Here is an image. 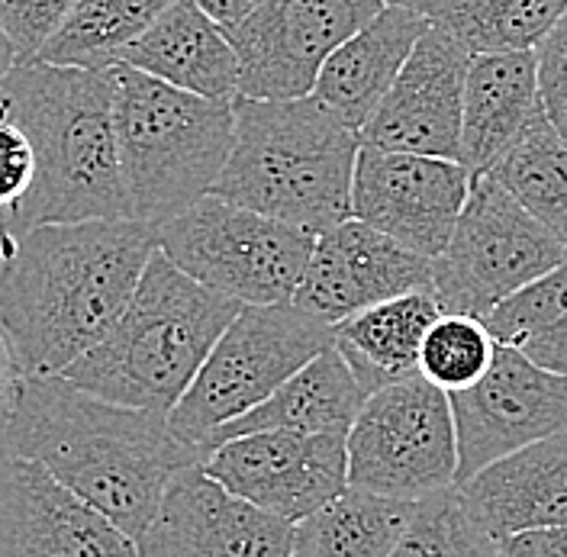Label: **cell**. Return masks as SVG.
Returning a JSON list of instances; mask_svg holds the SVG:
<instances>
[{"instance_id":"cell-1","label":"cell","mask_w":567,"mask_h":557,"mask_svg":"<svg viewBox=\"0 0 567 557\" xmlns=\"http://www.w3.org/2000/svg\"><path fill=\"white\" fill-rule=\"evenodd\" d=\"M155 251V229L136 219H0V329L23 374H62L104 342Z\"/></svg>"},{"instance_id":"cell-2","label":"cell","mask_w":567,"mask_h":557,"mask_svg":"<svg viewBox=\"0 0 567 557\" xmlns=\"http://www.w3.org/2000/svg\"><path fill=\"white\" fill-rule=\"evenodd\" d=\"M0 454L39 461L133 541L177 474L207 457L175 435L165 413L106 403L62 374L23 378L0 416Z\"/></svg>"},{"instance_id":"cell-3","label":"cell","mask_w":567,"mask_h":557,"mask_svg":"<svg viewBox=\"0 0 567 557\" xmlns=\"http://www.w3.org/2000/svg\"><path fill=\"white\" fill-rule=\"evenodd\" d=\"M0 106L35 155L33 187L7 226L130 219L106 71L27 62L10 74Z\"/></svg>"},{"instance_id":"cell-4","label":"cell","mask_w":567,"mask_h":557,"mask_svg":"<svg viewBox=\"0 0 567 557\" xmlns=\"http://www.w3.org/2000/svg\"><path fill=\"white\" fill-rule=\"evenodd\" d=\"M236 140L213 194L322 236L352 219L361 136L317 97H236Z\"/></svg>"},{"instance_id":"cell-5","label":"cell","mask_w":567,"mask_h":557,"mask_svg":"<svg viewBox=\"0 0 567 557\" xmlns=\"http://www.w3.org/2000/svg\"><path fill=\"white\" fill-rule=\"evenodd\" d=\"M239 310L158 248L120 322L62 378L106 403L168 416Z\"/></svg>"},{"instance_id":"cell-6","label":"cell","mask_w":567,"mask_h":557,"mask_svg":"<svg viewBox=\"0 0 567 557\" xmlns=\"http://www.w3.org/2000/svg\"><path fill=\"white\" fill-rule=\"evenodd\" d=\"M106 81L130 219L158 229L213 194L233 152L236 110L120 62Z\"/></svg>"},{"instance_id":"cell-7","label":"cell","mask_w":567,"mask_h":557,"mask_svg":"<svg viewBox=\"0 0 567 557\" xmlns=\"http://www.w3.org/2000/svg\"><path fill=\"white\" fill-rule=\"evenodd\" d=\"M329 345H336V326L293 303L243 307L168 413L175 435L204 452L216 429L261 406Z\"/></svg>"},{"instance_id":"cell-8","label":"cell","mask_w":567,"mask_h":557,"mask_svg":"<svg viewBox=\"0 0 567 557\" xmlns=\"http://www.w3.org/2000/svg\"><path fill=\"white\" fill-rule=\"evenodd\" d=\"M162 255L184 275L243 307L290 303L317 236L207 194L155 229Z\"/></svg>"},{"instance_id":"cell-9","label":"cell","mask_w":567,"mask_h":557,"mask_svg":"<svg viewBox=\"0 0 567 557\" xmlns=\"http://www.w3.org/2000/svg\"><path fill=\"white\" fill-rule=\"evenodd\" d=\"M565 261V245L529 209L494 177H477L452 239L432 261V290L445 313L487 319Z\"/></svg>"},{"instance_id":"cell-10","label":"cell","mask_w":567,"mask_h":557,"mask_svg":"<svg viewBox=\"0 0 567 557\" xmlns=\"http://www.w3.org/2000/svg\"><path fill=\"white\" fill-rule=\"evenodd\" d=\"M349 487L403 503L458 487L452 396L423 374L371 393L349 429Z\"/></svg>"},{"instance_id":"cell-11","label":"cell","mask_w":567,"mask_h":557,"mask_svg":"<svg viewBox=\"0 0 567 557\" xmlns=\"http://www.w3.org/2000/svg\"><path fill=\"white\" fill-rule=\"evenodd\" d=\"M384 10V0H268L226 35L239 59V97H310L329 55Z\"/></svg>"},{"instance_id":"cell-12","label":"cell","mask_w":567,"mask_h":557,"mask_svg":"<svg viewBox=\"0 0 567 557\" xmlns=\"http://www.w3.org/2000/svg\"><path fill=\"white\" fill-rule=\"evenodd\" d=\"M200 467L251 506L297 525L349 489V432H251L216 445Z\"/></svg>"},{"instance_id":"cell-13","label":"cell","mask_w":567,"mask_h":557,"mask_svg":"<svg viewBox=\"0 0 567 557\" xmlns=\"http://www.w3.org/2000/svg\"><path fill=\"white\" fill-rule=\"evenodd\" d=\"M467 194L471 175L452 158L361 145L354 162L352 219L435 261L455 233Z\"/></svg>"},{"instance_id":"cell-14","label":"cell","mask_w":567,"mask_h":557,"mask_svg":"<svg viewBox=\"0 0 567 557\" xmlns=\"http://www.w3.org/2000/svg\"><path fill=\"white\" fill-rule=\"evenodd\" d=\"M458 484L513 452L567 432V378L499 345L487 378L452 393Z\"/></svg>"},{"instance_id":"cell-15","label":"cell","mask_w":567,"mask_h":557,"mask_svg":"<svg viewBox=\"0 0 567 557\" xmlns=\"http://www.w3.org/2000/svg\"><path fill=\"white\" fill-rule=\"evenodd\" d=\"M136 557H293V525L251 506L194 464L181 471Z\"/></svg>"},{"instance_id":"cell-16","label":"cell","mask_w":567,"mask_h":557,"mask_svg":"<svg viewBox=\"0 0 567 557\" xmlns=\"http://www.w3.org/2000/svg\"><path fill=\"white\" fill-rule=\"evenodd\" d=\"M471 59L474 55L445 30L429 27L388 97L358 133L361 145L458 162Z\"/></svg>"},{"instance_id":"cell-17","label":"cell","mask_w":567,"mask_h":557,"mask_svg":"<svg viewBox=\"0 0 567 557\" xmlns=\"http://www.w3.org/2000/svg\"><path fill=\"white\" fill-rule=\"evenodd\" d=\"M413 290H432V261L361 219H346L317 236L290 303L339 326L349 316Z\"/></svg>"},{"instance_id":"cell-18","label":"cell","mask_w":567,"mask_h":557,"mask_svg":"<svg viewBox=\"0 0 567 557\" xmlns=\"http://www.w3.org/2000/svg\"><path fill=\"white\" fill-rule=\"evenodd\" d=\"M0 557H136V541L39 461L0 454Z\"/></svg>"},{"instance_id":"cell-19","label":"cell","mask_w":567,"mask_h":557,"mask_svg":"<svg viewBox=\"0 0 567 557\" xmlns=\"http://www.w3.org/2000/svg\"><path fill=\"white\" fill-rule=\"evenodd\" d=\"M545 116L535 52L474 55L464 81L458 165L471 180L487 177Z\"/></svg>"},{"instance_id":"cell-20","label":"cell","mask_w":567,"mask_h":557,"mask_svg":"<svg viewBox=\"0 0 567 557\" xmlns=\"http://www.w3.org/2000/svg\"><path fill=\"white\" fill-rule=\"evenodd\" d=\"M458 496L496 541L538 528H567V432L499 457L458 484Z\"/></svg>"},{"instance_id":"cell-21","label":"cell","mask_w":567,"mask_h":557,"mask_svg":"<svg viewBox=\"0 0 567 557\" xmlns=\"http://www.w3.org/2000/svg\"><path fill=\"white\" fill-rule=\"evenodd\" d=\"M116 62L207 101L233 104L239 97L236 49L197 0H175L133 45L120 52Z\"/></svg>"},{"instance_id":"cell-22","label":"cell","mask_w":567,"mask_h":557,"mask_svg":"<svg viewBox=\"0 0 567 557\" xmlns=\"http://www.w3.org/2000/svg\"><path fill=\"white\" fill-rule=\"evenodd\" d=\"M429 27V17L403 7H384L329 55L319 71L313 97L349 130L361 133Z\"/></svg>"},{"instance_id":"cell-23","label":"cell","mask_w":567,"mask_h":557,"mask_svg":"<svg viewBox=\"0 0 567 557\" xmlns=\"http://www.w3.org/2000/svg\"><path fill=\"white\" fill-rule=\"evenodd\" d=\"M364 400L368 393L354 381L342 351L329 345L326 351H319L310 364H303L284 386H278L261 406L216 429L207 439L204 452L210 454L216 445L239 439V435H251V432H300V435L349 432Z\"/></svg>"},{"instance_id":"cell-24","label":"cell","mask_w":567,"mask_h":557,"mask_svg":"<svg viewBox=\"0 0 567 557\" xmlns=\"http://www.w3.org/2000/svg\"><path fill=\"white\" fill-rule=\"evenodd\" d=\"M442 313L435 290H413L342 319L336 326V349L371 396L381 386L420 374L425 336Z\"/></svg>"},{"instance_id":"cell-25","label":"cell","mask_w":567,"mask_h":557,"mask_svg":"<svg viewBox=\"0 0 567 557\" xmlns=\"http://www.w3.org/2000/svg\"><path fill=\"white\" fill-rule=\"evenodd\" d=\"M416 503L349 487L293 525V557H390Z\"/></svg>"},{"instance_id":"cell-26","label":"cell","mask_w":567,"mask_h":557,"mask_svg":"<svg viewBox=\"0 0 567 557\" xmlns=\"http://www.w3.org/2000/svg\"><path fill=\"white\" fill-rule=\"evenodd\" d=\"M175 0H78L62 30L33 62L59 69L106 71Z\"/></svg>"},{"instance_id":"cell-27","label":"cell","mask_w":567,"mask_h":557,"mask_svg":"<svg viewBox=\"0 0 567 557\" xmlns=\"http://www.w3.org/2000/svg\"><path fill=\"white\" fill-rule=\"evenodd\" d=\"M567 17V0H449L432 27L445 30L471 55L535 52Z\"/></svg>"},{"instance_id":"cell-28","label":"cell","mask_w":567,"mask_h":557,"mask_svg":"<svg viewBox=\"0 0 567 557\" xmlns=\"http://www.w3.org/2000/svg\"><path fill=\"white\" fill-rule=\"evenodd\" d=\"M484 322L496 345L567 378V261L503 300Z\"/></svg>"},{"instance_id":"cell-29","label":"cell","mask_w":567,"mask_h":557,"mask_svg":"<svg viewBox=\"0 0 567 557\" xmlns=\"http://www.w3.org/2000/svg\"><path fill=\"white\" fill-rule=\"evenodd\" d=\"M487 177L503 184L567 251V142L548 116Z\"/></svg>"},{"instance_id":"cell-30","label":"cell","mask_w":567,"mask_h":557,"mask_svg":"<svg viewBox=\"0 0 567 557\" xmlns=\"http://www.w3.org/2000/svg\"><path fill=\"white\" fill-rule=\"evenodd\" d=\"M390 557H499V541L467 513L458 487H452L413 506Z\"/></svg>"},{"instance_id":"cell-31","label":"cell","mask_w":567,"mask_h":557,"mask_svg":"<svg viewBox=\"0 0 567 557\" xmlns=\"http://www.w3.org/2000/svg\"><path fill=\"white\" fill-rule=\"evenodd\" d=\"M496 349L499 345L484 319L442 313V319L425 336L420 351V374L452 396L487 378Z\"/></svg>"},{"instance_id":"cell-32","label":"cell","mask_w":567,"mask_h":557,"mask_svg":"<svg viewBox=\"0 0 567 557\" xmlns=\"http://www.w3.org/2000/svg\"><path fill=\"white\" fill-rule=\"evenodd\" d=\"M78 0H0L3 30L13 39L20 65L33 62L42 45L62 30Z\"/></svg>"},{"instance_id":"cell-33","label":"cell","mask_w":567,"mask_h":557,"mask_svg":"<svg viewBox=\"0 0 567 557\" xmlns=\"http://www.w3.org/2000/svg\"><path fill=\"white\" fill-rule=\"evenodd\" d=\"M33 177V142L0 106V216L3 219L27 200Z\"/></svg>"},{"instance_id":"cell-34","label":"cell","mask_w":567,"mask_h":557,"mask_svg":"<svg viewBox=\"0 0 567 557\" xmlns=\"http://www.w3.org/2000/svg\"><path fill=\"white\" fill-rule=\"evenodd\" d=\"M538 59V84L548 123L567 142V17L551 30V35L535 49Z\"/></svg>"},{"instance_id":"cell-35","label":"cell","mask_w":567,"mask_h":557,"mask_svg":"<svg viewBox=\"0 0 567 557\" xmlns=\"http://www.w3.org/2000/svg\"><path fill=\"white\" fill-rule=\"evenodd\" d=\"M499 557H567V528H538L499 541Z\"/></svg>"},{"instance_id":"cell-36","label":"cell","mask_w":567,"mask_h":557,"mask_svg":"<svg viewBox=\"0 0 567 557\" xmlns=\"http://www.w3.org/2000/svg\"><path fill=\"white\" fill-rule=\"evenodd\" d=\"M23 378H27V374H23L17 354H13L7 336H3V329H0V416H3V413L10 410V403L17 400V390H20Z\"/></svg>"},{"instance_id":"cell-37","label":"cell","mask_w":567,"mask_h":557,"mask_svg":"<svg viewBox=\"0 0 567 557\" xmlns=\"http://www.w3.org/2000/svg\"><path fill=\"white\" fill-rule=\"evenodd\" d=\"M197 3H200V10H207L213 20L226 30V27L243 23L246 17H251L268 0H197Z\"/></svg>"},{"instance_id":"cell-38","label":"cell","mask_w":567,"mask_h":557,"mask_svg":"<svg viewBox=\"0 0 567 557\" xmlns=\"http://www.w3.org/2000/svg\"><path fill=\"white\" fill-rule=\"evenodd\" d=\"M17 65H20L17 45H13V39L7 35V30H3V20H0V97H3V87H7L10 74L17 71Z\"/></svg>"},{"instance_id":"cell-39","label":"cell","mask_w":567,"mask_h":557,"mask_svg":"<svg viewBox=\"0 0 567 557\" xmlns=\"http://www.w3.org/2000/svg\"><path fill=\"white\" fill-rule=\"evenodd\" d=\"M449 0H384V7H403V10H413V13H420V17H435L442 7H445Z\"/></svg>"},{"instance_id":"cell-40","label":"cell","mask_w":567,"mask_h":557,"mask_svg":"<svg viewBox=\"0 0 567 557\" xmlns=\"http://www.w3.org/2000/svg\"><path fill=\"white\" fill-rule=\"evenodd\" d=\"M0 219H3V216H0Z\"/></svg>"}]
</instances>
